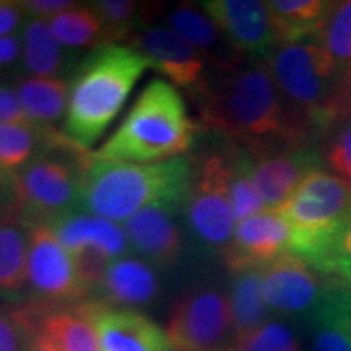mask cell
I'll list each match as a JSON object with an SVG mask.
<instances>
[{
    "instance_id": "cell-38",
    "label": "cell",
    "mask_w": 351,
    "mask_h": 351,
    "mask_svg": "<svg viewBox=\"0 0 351 351\" xmlns=\"http://www.w3.org/2000/svg\"><path fill=\"white\" fill-rule=\"evenodd\" d=\"M32 122L26 116L15 90L0 86V124H26Z\"/></svg>"
},
{
    "instance_id": "cell-33",
    "label": "cell",
    "mask_w": 351,
    "mask_h": 351,
    "mask_svg": "<svg viewBox=\"0 0 351 351\" xmlns=\"http://www.w3.org/2000/svg\"><path fill=\"white\" fill-rule=\"evenodd\" d=\"M232 351H301V346L291 328L269 320L249 335L236 339Z\"/></svg>"
},
{
    "instance_id": "cell-16",
    "label": "cell",
    "mask_w": 351,
    "mask_h": 351,
    "mask_svg": "<svg viewBox=\"0 0 351 351\" xmlns=\"http://www.w3.org/2000/svg\"><path fill=\"white\" fill-rule=\"evenodd\" d=\"M99 351H173L169 337L150 317L134 309L88 300Z\"/></svg>"
},
{
    "instance_id": "cell-3",
    "label": "cell",
    "mask_w": 351,
    "mask_h": 351,
    "mask_svg": "<svg viewBox=\"0 0 351 351\" xmlns=\"http://www.w3.org/2000/svg\"><path fill=\"white\" fill-rule=\"evenodd\" d=\"M197 132L199 124L189 116L178 88L155 78L93 156L114 163H158L184 156L194 147Z\"/></svg>"
},
{
    "instance_id": "cell-46",
    "label": "cell",
    "mask_w": 351,
    "mask_h": 351,
    "mask_svg": "<svg viewBox=\"0 0 351 351\" xmlns=\"http://www.w3.org/2000/svg\"><path fill=\"white\" fill-rule=\"evenodd\" d=\"M0 215H3V213H0Z\"/></svg>"
},
{
    "instance_id": "cell-31",
    "label": "cell",
    "mask_w": 351,
    "mask_h": 351,
    "mask_svg": "<svg viewBox=\"0 0 351 351\" xmlns=\"http://www.w3.org/2000/svg\"><path fill=\"white\" fill-rule=\"evenodd\" d=\"M315 39L340 69L351 65V0L330 3Z\"/></svg>"
},
{
    "instance_id": "cell-44",
    "label": "cell",
    "mask_w": 351,
    "mask_h": 351,
    "mask_svg": "<svg viewBox=\"0 0 351 351\" xmlns=\"http://www.w3.org/2000/svg\"><path fill=\"white\" fill-rule=\"evenodd\" d=\"M2 174H8V173H5V171H2V169H0V176H2Z\"/></svg>"
},
{
    "instance_id": "cell-30",
    "label": "cell",
    "mask_w": 351,
    "mask_h": 351,
    "mask_svg": "<svg viewBox=\"0 0 351 351\" xmlns=\"http://www.w3.org/2000/svg\"><path fill=\"white\" fill-rule=\"evenodd\" d=\"M91 7L103 20L106 46L125 44L135 29L150 23V13L156 10V7L150 3H140L134 0H99L91 2Z\"/></svg>"
},
{
    "instance_id": "cell-12",
    "label": "cell",
    "mask_w": 351,
    "mask_h": 351,
    "mask_svg": "<svg viewBox=\"0 0 351 351\" xmlns=\"http://www.w3.org/2000/svg\"><path fill=\"white\" fill-rule=\"evenodd\" d=\"M252 179L267 210H280L306 176L320 169V155L306 147H271L247 153Z\"/></svg>"
},
{
    "instance_id": "cell-23",
    "label": "cell",
    "mask_w": 351,
    "mask_h": 351,
    "mask_svg": "<svg viewBox=\"0 0 351 351\" xmlns=\"http://www.w3.org/2000/svg\"><path fill=\"white\" fill-rule=\"evenodd\" d=\"M29 221L20 210L0 215V291L28 287Z\"/></svg>"
},
{
    "instance_id": "cell-1",
    "label": "cell",
    "mask_w": 351,
    "mask_h": 351,
    "mask_svg": "<svg viewBox=\"0 0 351 351\" xmlns=\"http://www.w3.org/2000/svg\"><path fill=\"white\" fill-rule=\"evenodd\" d=\"M202 125L219 132L245 152L306 147L313 134L289 111L263 59H245L217 72L195 91Z\"/></svg>"
},
{
    "instance_id": "cell-15",
    "label": "cell",
    "mask_w": 351,
    "mask_h": 351,
    "mask_svg": "<svg viewBox=\"0 0 351 351\" xmlns=\"http://www.w3.org/2000/svg\"><path fill=\"white\" fill-rule=\"evenodd\" d=\"M289 252V225L276 210H267L236 225L225 256L231 274L269 267Z\"/></svg>"
},
{
    "instance_id": "cell-28",
    "label": "cell",
    "mask_w": 351,
    "mask_h": 351,
    "mask_svg": "<svg viewBox=\"0 0 351 351\" xmlns=\"http://www.w3.org/2000/svg\"><path fill=\"white\" fill-rule=\"evenodd\" d=\"M23 64L26 70L36 78H57L67 69L69 56L65 47L57 41L49 21L29 19L25 25Z\"/></svg>"
},
{
    "instance_id": "cell-8",
    "label": "cell",
    "mask_w": 351,
    "mask_h": 351,
    "mask_svg": "<svg viewBox=\"0 0 351 351\" xmlns=\"http://www.w3.org/2000/svg\"><path fill=\"white\" fill-rule=\"evenodd\" d=\"M192 181L184 207L192 238L208 249L225 252L236 230L230 199L228 143L217 152L191 158Z\"/></svg>"
},
{
    "instance_id": "cell-34",
    "label": "cell",
    "mask_w": 351,
    "mask_h": 351,
    "mask_svg": "<svg viewBox=\"0 0 351 351\" xmlns=\"http://www.w3.org/2000/svg\"><path fill=\"white\" fill-rule=\"evenodd\" d=\"M324 158L337 178L351 189V117L337 125Z\"/></svg>"
},
{
    "instance_id": "cell-35",
    "label": "cell",
    "mask_w": 351,
    "mask_h": 351,
    "mask_svg": "<svg viewBox=\"0 0 351 351\" xmlns=\"http://www.w3.org/2000/svg\"><path fill=\"white\" fill-rule=\"evenodd\" d=\"M70 256H72L73 263H75L78 278H80L83 287L86 288V291L90 295L98 291L104 280V275L108 271L109 263L112 261H109L103 252L95 247L78 249V251L72 252Z\"/></svg>"
},
{
    "instance_id": "cell-17",
    "label": "cell",
    "mask_w": 351,
    "mask_h": 351,
    "mask_svg": "<svg viewBox=\"0 0 351 351\" xmlns=\"http://www.w3.org/2000/svg\"><path fill=\"white\" fill-rule=\"evenodd\" d=\"M179 213L168 207H150L127 219L124 231L132 251L153 265H174L184 247L182 231L176 219Z\"/></svg>"
},
{
    "instance_id": "cell-14",
    "label": "cell",
    "mask_w": 351,
    "mask_h": 351,
    "mask_svg": "<svg viewBox=\"0 0 351 351\" xmlns=\"http://www.w3.org/2000/svg\"><path fill=\"white\" fill-rule=\"evenodd\" d=\"M262 287L269 309L296 315L313 313L328 283H322L302 258L287 252L262 270Z\"/></svg>"
},
{
    "instance_id": "cell-37",
    "label": "cell",
    "mask_w": 351,
    "mask_h": 351,
    "mask_svg": "<svg viewBox=\"0 0 351 351\" xmlns=\"http://www.w3.org/2000/svg\"><path fill=\"white\" fill-rule=\"evenodd\" d=\"M20 5L28 19L51 20L52 16L77 7L78 2H70V0H23V2H20Z\"/></svg>"
},
{
    "instance_id": "cell-26",
    "label": "cell",
    "mask_w": 351,
    "mask_h": 351,
    "mask_svg": "<svg viewBox=\"0 0 351 351\" xmlns=\"http://www.w3.org/2000/svg\"><path fill=\"white\" fill-rule=\"evenodd\" d=\"M15 91L25 114L34 124L56 127L57 122L65 117L69 82L64 78H23Z\"/></svg>"
},
{
    "instance_id": "cell-43",
    "label": "cell",
    "mask_w": 351,
    "mask_h": 351,
    "mask_svg": "<svg viewBox=\"0 0 351 351\" xmlns=\"http://www.w3.org/2000/svg\"><path fill=\"white\" fill-rule=\"evenodd\" d=\"M341 86H343L345 98L351 106V65H348V67H345V69H341Z\"/></svg>"
},
{
    "instance_id": "cell-40",
    "label": "cell",
    "mask_w": 351,
    "mask_h": 351,
    "mask_svg": "<svg viewBox=\"0 0 351 351\" xmlns=\"http://www.w3.org/2000/svg\"><path fill=\"white\" fill-rule=\"evenodd\" d=\"M19 210V195L13 174L0 176V213Z\"/></svg>"
},
{
    "instance_id": "cell-10",
    "label": "cell",
    "mask_w": 351,
    "mask_h": 351,
    "mask_svg": "<svg viewBox=\"0 0 351 351\" xmlns=\"http://www.w3.org/2000/svg\"><path fill=\"white\" fill-rule=\"evenodd\" d=\"M173 351H221L234 335L230 298L217 288H197L176 302L168 320Z\"/></svg>"
},
{
    "instance_id": "cell-27",
    "label": "cell",
    "mask_w": 351,
    "mask_h": 351,
    "mask_svg": "<svg viewBox=\"0 0 351 351\" xmlns=\"http://www.w3.org/2000/svg\"><path fill=\"white\" fill-rule=\"evenodd\" d=\"M230 304L234 326V340L249 335L269 320V306L263 298L262 270L251 269L232 274Z\"/></svg>"
},
{
    "instance_id": "cell-24",
    "label": "cell",
    "mask_w": 351,
    "mask_h": 351,
    "mask_svg": "<svg viewBox=\"0 0 351 351\" xmlns=\"http://www.w3.org/2000/svg\"><path fill=\"white\" fill-rule=\"evenodd\" d=\"M60 132L34 122L0 124V169L15 174L46 152Z\"/></svg>"
},
{
    "instance_id": "cell-2",
    "label": "cell",
    "mask_w": 351,
    "mask_h": 351,
    "mask_svg": "<svg viewBox=\"0 0 351 351\" xmlns=\"http://www.w3.org/2000/svg\"><path fill=\"white\" fill-rule=\"evenodd\" d=\"M191 181L187 156L158 163H114L91 156L83 174L80 210L114 223H125L150 207L184 212Z\"/></svg>"
},
{
    "instance_id": "cell-6",
    "label": "cell",
    "mask_w": 351,
    "mask_h": 351,
    "mask_svg": "<svg viewBox=\"0 0 351 351\" xmlns=\"http://www.w3.org/2000/svg\"><path fill=\"white\" fill-rule=\"evenodd\" d=\"M276 212L289 225V252L320 274L333 239L351 218V189L337 176L315 169Z\"/></svg>"
},
{
    "instance_id": "cell-5",
    "label": "cell",
    "mask_w": 351,
    "mask_h": 351,
    "mask_svg": "<svg viewBox=\"0 0 351 351\" xmlns=\"http://www.w3.org/2000/svg\"><path fill=\"white\" fill-rule=\"evenodd\" d=\"M289 111L311 134H322L346 121L341 104V69L315 38L278 44L265 57Z\"/></svg>"
},
{
    "instance_id": "cell-32",
    "label": "cell",
    "mask_w": 351,
    "mask_h": 351,
    "mask_svg": "<svg viewBox=\"0 0 351 351\" xmlns=\"http://www.w3.org/2000/svg\"><path fill=\"white\" fill-rule=\"evenodd\" d=\"M34 327L32 304L0 306V351H26Z\"/></svg>"
},
{
    "instance_id": "cell-11",
    "label": "cell",
    "mask_w": 351,
    "mask_h": 351,
    "mask_svg": "<svg viewBox=\"0 0 351 351\" xmlns=\"http://www.w3.org/2000/svg\"><path fill=\"white\" fill-rule=\"evenodd\" d=\"M125 46L147 60L152 69L163 73L171 85L194 95L207 80V62L168 26L142 25L130 34Z\"/></svg>"
},
{
    "instance_id": "cell-13",
    "label": "cell",
    "mask_w": 351,
    "mask_h": 351,
    "mask_svg": "<svg viewBox=\"0 0 351 351\" xmlns=\"http://www.w3.org/2000/svg\"><path fill=\"white\" fill-rule=\"evenodd\" d=\"M200 5L241 56L265 59L278 46L267 2L210 0Z\"/></svg>"
},
{
    "instance_id": "cell-36",
    "label": "cell",
    "mask_w": 351,
    "mask_h": 351,
    "mask_svg": "<svg viewBox=\"0 0 351 351\" xmlns=\"http://www.w3.org/2000/svg\"><path fill=\"white\" fill-rule=\"evenodd\" d=\"M320 274L339 276L341 283L351 287V218L333 239Z\"/></svg>"
},
{
    "instance_id": "cell-25",
    "label": "cell",
    "mask_w": 351,
    "mask_h": 351,
    "mask_svg": "<svg viewBox=\"0 0 351 351\" xmlns=\"http://www.w3.org/2000/svg\"><path fill=\"white\" fill-rule=\"evenodd\" d=\"M332 2L322 0H271V23L278 44L304 41L317 36Z\"/></svg>"
},
{
    "instance_id": "cell-7",
    "label": "cell",
    "mask_w": 351,
    "mask_h": 351,
    "mask_svg": "<svg viewBox=\"0 0 351 351\" xmlns=\"http://www.w3.org/2000/svg\"><path fill=\"white\" fill-rule=\"evenodd\" d=\"M91 156L93 152L60 132L46 152L13 174L20 213L29 221L51 225L80 210L83 174Z\"/></svg>"
},
{
    "instance_id": "cell-45",
    "label": "cell",
    "mask_w": 351,
    "mask_h": 351,
    "mask_svg": "<svg viewBox=\"0 0 351 351\" xmlns=\"http://www.w3.org/2000/svg\"><path fill=\"white\" fill-rule=\"evenodd\" d=\"M221 351H232V350H221Z\"/></svg>"
},
{
    "instance_id": "cell-9",
    "label": "cell",
    "mask_w": 351,
    "mask_h": 351,
    "mask_svg": "<svg viewBox=\"0 0 351 351\" xmlns=\"http://www.w3.org/2000/svg\"><path fill=\"white\" fill-rule=\"evenodd\" d=\"M28 287L34 295L33 302L47 307L73 306L90 296L78 278L72 256L49 223L29 221Z\"/></svg>"
},
{
    "instance_id": "cell-4",
    "label": "cell",
    "mask_w": 351,
    "mask_h": 351,
    "mask_svg": "<svg viewBox=\"0 0 351 351\" xmlns=\"http://www.w3.org/2000/svg\"><path fill=\"white\" fill-rule=\"evenodd\" d=\"M148 65L125 44H111L90 52L69 82L64 134L83 148L103 137Z\"/></svg>"
},
{
    "instance_id": "cell-20",
    "label": "cell",
    "mask_w": 351,
    "mask_h": 351,
    "mask_svg": "<svg viewBox=\"0 0 351 351\" xmlns=\"http://www.w3.org/2000/svg\"><path fill=\"white\" fill-rule=\"evenodd\" d=\"M60 244L72 254L83 247H95L109 261L125 257L130 251L124 228L106 218L96 217L83 210L65 215L51 223Z\"/></svg>"
},
{
    "instance_id": "cell-39",
    "label": "cell",
    "mask_w": 351,
    "mask_h": 351,
    "mask_svg": "<svg viewBox=\"0 0 351 351\" xmlns=\"http://www.w3.org/2000/svg\"><path fill=\"white\" fill-rule=\"evenodd\" d=\"M25 16L20 2L0 0V38L13 36V33L23 23Z\"/></svg>"
},
{
    "instance_id": "cell-22",
    "label": "cell",
    "mask_w": 351,
    "mask_h": 351,
    "mask_svg": "<svg viewBox=\"0 0 351 351\" xmlns=\"http://www.w3.org/2000/svg\"><path fill=\"white\" fill-rule=\"evenodd\" d=\"M309 315L313 351H351V287L328 283Z\"/></svg>"
},
{
    "instance_id": "cell-21",
    "label": "cell",
    "mask_w": 351,
    "mask_h": 351,
    "mask_svg": "<svg viewBox=\"0 0 351 351\" xmlns=\"http://www.w3.org/2000/svg\"><path fill=\"white\" fill-rule=\"evenodd\" d=\"M86 301L59 307L29 302L34 313V326L59 351H99Z\"/></svg>"
},
{
    "instance_id": "cell-19",
    "label": "cell",
    "mask_w": 351,
    "mask_h": 351,
    "mask_svg": "<svg viewBox=\"0 0 351 351\" xmlns=\"http://www.w3.org/2000/svg\"><path fill=\"white\" fill-rule=\"evenodd\" d=\"M98 291V300L109 306L137 311L156 301L160 280L143 258L121 257L109 263Z\"/></svg>"
},
{
    "instance_id": "cell-18",
    "label": "cell",
    "mask_w": 351,
    "mask_h": 351,
    "mask_svg": "<svg viewBox=\"0 0 351 351\" xmlns=\"http://www.w3.org/2000/svg\"><path fill=\"white\" fill-rule=\"evenodd\" d=\"M166 25L189 46L194 47L215 72L232 69L245 60L244 56L231 46L207 12L194 3L184 2L174 5L166 16Z\"/></svg>"
},
{
    "instance_id": "cell-41",
    "label": "cell",
    "mask_w": 351,
    "mask_h": 351,
    "mask_svg": "<svg viewBox=\"0 0 351 351\" xmlns=\"http://www.w3.org/2000/svg\"><path fill=\"white\" fill-rule=\"evenodd\" d=\"M21 52H23V44L19 36L13 34V36L0 38V69L15 64Z\"/></svg>"
},
{
    "instance_id": "cell-42",
    "label": "cell",
    "mask_w": 351,
    "mask_h": 351,
    "mask_svg": "<svg viewBox=\"0 0 351 351\" xmlns=\"http://www.w3.org/2000/svg\"><path fill=\"white\" fill-rule=\"evenodd\" d=\"M26 351H59V350L52 345V341L47 339L43 332H39L38 328L34 327L32 337H29L28 348H26Z\"/></svg>"
},
{
    "instance_id": "cell-29",
    "label": "cell",
    "mask_w": 351,
    "mask_h": 351,
    "mask_svg": "<svg viewBox=\"0 0 351 351\" xmlns=\"http://www.w3.org/2000/svg\"><path fill=\"white\" fill-rule=\"evenodd\" d=\"M49 26L65 49H98L106 46L104 25L91 3H78L77 7L52 16Z\"/></svg>"
}]
</instances>
